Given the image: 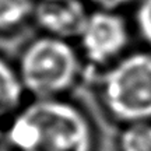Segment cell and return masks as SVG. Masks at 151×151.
I'll return each mask as SVG.
<instances>
[{
  "instance_id": "1",
  "label": "cell",
  "mask_w": 151,
  "mask_h": 151,
  "mask_svg": "<svg viewBox=\"0 0 151 151\" xmlns=\"http://www.w3.org/2000/svg\"><path fill=\"white\" fill-rule=\"evenodd\" d=\"M13 151H97V130L88 113L66 97L31 98L9 118Z\"/></svg>"
},
{
  "instance_id": "2",
  "label": "cell",
  "mask_w": 151,
  "mask_h": 151,
  "mask_svg": "<svg viewBox=\"0 0 151 151\" xmlns=\"http://www.w3.org/2000/svg\"><path fill=\"white\" fill-rule=\"evenodd\" d=\"M16 70L29 98L65 97L78 83L81 55L70 41L41 34L24 45Z\"/></svg>"
},
{
  "instance_id": "3",
  "label": "cell",
  "mask_w": 151,
  "mask_h": 151,
  "mask_svg": "<svg viewBox=\"0 0 151 151\" xmlns=\"http://www.w3.org/2000/svg\"><path fill=\"white\" fill-rule=\"evenodd\" d=\"M104 111L119 124L151 122V49L123 55L98 83Z\"/></svg>"
},
{
  "instance_id": "4",
  "label": "cell",
  "mask_w": 151,
  "mask_h": 151,
  "mask_svg": "<svg viewBox=\"0 0 151 151\" xmlns=\"http://www.w3.org/2000/svg\"><path fill=\"white\" fill-rule=\"evenodd\" d=\"M77 41L81 56L90 65L108 67L126 55L130 29L119 11L94 9L87 17Z\"/></svg>"
},
{
  "instance_id": "5",
  "label": "cell",
  "mask_w": 151,
  "mask_h": 151,
  "mask_svg": "<svg viewBox=\"0 0 151 151\" xmlns=\"http://www.w3.org/2000/svg\"><path fill=\"white\" fill-rule=\"evenodd\" d=\"M87 0H37L32 20L42 31L50 37L70 41L78 37L90 11Z\"/></svg>"
},
{
  "instance_id": "6",
  "label": "cell",
  "mask_w": 151,
  "mask_h": 151,
  "mask_svg": "<svg viewBox=\"0 0 151 151\" xmlns=\"http://www.w3.org/2000/svg\"><path fill=\"white\" fill-rule=\"evenodd\" d=\"M24 97L25 92L17 74L16 65H11L0 55V123L21 106Z\"/></svg>"
},
{
  "instance_id": "7",
  "label": "cell",
  "mask_w": 151,
  "mask_h": 151,
  "mask_svg": "<svg viewBox=\"0 0 151 151\" xmlns=\"http://www.w3.org/2000/svg\"><path fill=\"white\" fill-rule=\"evenodd\" d=\"M37 0H0V34H11L32 20Z\"/></svg>"
},
{
  "instance_id": "8",
  "label": "cell",
  "mask_w": 151,
  "mask_h": 151,
  "mask_svg": "<svg viewBox=\"0 0 151 151\" xmlns=\"http://www.w3.org/2000/svg\"><path fill=\"white\" fill-rule=\"evenodd\" d=\"M118 151H151V122L122 126L116 140Z\"/></svg>"
},
{
  "instance_id": "9",
  "label": "cell",
  "mask_w": 151,
  "mask_h": 151,
  "mask_svg": "<svg viewBox=\"0 0 151 151\" xmlns=\"http://www.w3.org/2000/svg\"><path fill=\"white\" fill-rule=\"evenodd\" d=\"M134 24L141 39L151 48V0H139L136 3Z\"/></svg>"
},
{
  "instance_id": "10",
  "label": "cell",
  "mask_w": 151,
  "mask_h": 151,
  "mask_svg": "<svg viewBox=\"0 0 151 151\" xmlns=\"http://www.w3.org/2000/svg\"><path fill=\"white\" fill-rule=\"evenodd\" d=\"M91 3L95 9H105V10H115L119 11L124 9L126 6H130L133 3H137L139 0H87Z\"/></svg>"
},
{
  "instance_id": "11",
  "label": "cell",
  "mask_w": 151,
  "mask_h": 151,
  "mask_svg": "<svg viewBox=\"0 0 151 151\" xmlns=\"http://www.w3.org/2000/svg\"><path fill=\"white\" fill-rule=\"evenodd\" d=\"M0 151H13L11 150V147H10V144H9L7 137H6L4 129L1 127V123H0Z\"/></svg>"
}]
</instances>
